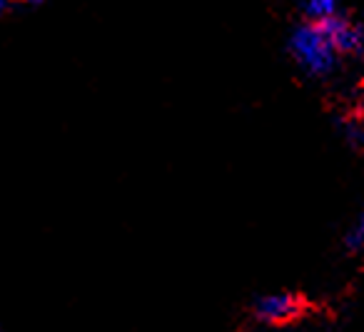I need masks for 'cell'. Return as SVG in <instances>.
<instances>
[{
    "mask_svg": "<svg viewBox=\"0 0 364 332\" xmlns=\"http://www.w3.org/2000/svg\"><path fill=\"white\" fill-rule=\"evenodd\" d=\"M324 31V36L329 38V43L334 46V51L339 56H349V53H359V26H354L349 21V13L342 11L339 16H334L332 21L319 26Z\"/></svg>",
    "mask_w": 364,
    "mask_h": 332,
    "instance_id": "obj_3",
    "label": "cell"
},
{
    "mask_svg": "<svg viewBox=\"0 0 364 332\" xmlns=\"http://www.w3.org/2000/svg\"><path fill=\"white\" fill-rule=\"evenodd\" d=\"M344 140L354 147V150H364V125L359 120H349L342 125Z\"/></svg>",
    "mask_w": 364,
    "mask_h": 332,
    "instance_id": "obj_6",
    "label": "cell"
},
{
    "mask_svg": "<svg viewBox=\"0 0 364 332\" xmlns=\"http://www.w3.org/2000/svg\"><path fill=\"white\" fill-rule=\"evenodd\" d=\"M304 302L297 292H267L252 302V315L262 325H284L302 315Z\"/></svg>",
    "mask_w": 364,
    "mask_h": 332,
    "instance_id": "obj_2",
    "label": "cell"
},
{
    "mask_svg": "<svg viewBox=\"0 0 364 332\" xmlns=\"http://www.w3.org/2000/svg\"><path fill=\"white\" fill-rule=\"evenodd\" d=\"M342 245L347 252L357 255V252H364V210L357 215V220L349 225V230L344 232L342 237Z\"/></svg>",
    "mask_w": 364,
    "mask_h": 332,
    "instance_id": "obj_5",
    "label": "cell"
},
{
    "mask_svg": "<svg viewBox=\"0 0 364 332\" xmlns=\"http://www.w3.org/2000/svg\"><path fill=\"white\" fill-rule=\"evenodd\" d=\"M357 56H364V23H359V53Z\"/></svg>",
    "mask_w": 364,
    "mask_h": 332,
    "instance_id": "obj_7",
    "label": "cell"
},
{
    "mask_svg": "<svg viewBox=\"0 0 364 332\" xmlns=\"http://www.w3.org/2000/svg\"><path fill=\"white\" fill-rule=\"evenodd\" d=\"M287 51L294 66L304 73V76L314 78V81H324L337 71L339 53L324 36V31L314 23H299L287 38Z\"/></svg>",
    "mask_w": 364,
    "mask_h": 332,
    "instance_id": "obj_1",
    "label": "cell"
},
{
    "mask_svg": "<svg viewBox=\"0 0 364 332\" xmlns=\"http://www.w3.org/2000/svg\"><path fill=\"white\" fill-rule=\"evenodd\" d=\"M299 16L304 23H314V26H322V23L332 21L334 16L344 11L337 0H307V3H299Z\"/></svg>",
    "mask_w": 364,
    "mask_h": 332,
    "instance_id": "obj_4",
    "label": "cell"
}]
</instances>
